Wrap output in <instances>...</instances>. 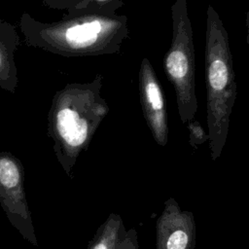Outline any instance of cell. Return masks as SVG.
I'll return each instance as SVG.
<instances>
[{"instance_id":"4","label":"cell","mask_w":249,"mask_h":249,"mask_svg":"<svg viewBox=\"0 0 249 249\" xmlns=\"http://www.w3.org/2000/svg\"><path fill=\"white\" fill-rule=\"evenodd\" d=\"M171 18L172 39L163 57V69L175 90L180 120L186 124L195 118L197 111L193 28L187 0L174 1Z\"/></svg>"},{"instance_id":"9","label":"cell","mask_w":249,"mask_h":249,"mask_svg":"<svg viewBox=\"0 0 249 249\" xmlns=\"http://www.w3.org/2000/svg\"><path fill=\"white\" fill-rule=\"evenodd\" d=\"M126 231L120 215L112 213L99 226L88 245V249H119Z\"/></svg>"},{"instance_id":"8","label":"cell","mask_w":249,"mask_h":249,"mask_svg":"<svg viewBox=\"0 0 249 249\" xmlns=\"http://www.w3.org/2000/svg\"><path fill=\"white\" fill-rule=\"evenodd\" d=\"M20 44L16 26L0 18V89L16 93L18 84L15 53Z\"/></svg>"},{"instance_id":"3","label":"cell","mask_w":249,"mask_h":249,"mask_svg":"<svg viewBox=\"0 0 249 249\" xmlns=\"http://www.w3.org/2000/svg\"><path fill=\"white\" fill-rule=\"evenodd\" d=\"M206 121L211 158L222 154L230 129L237 84L229 34L216 10L208 5L205 33Z\"/></svg>"},{"instance_id":"6","label":"cell","mask_w":249,"mask_h":249,"mask_svg":"<svg viewBox=\"0 0 249 249\" xmlns=\"http://www.w3.org/2000/svg\"><path fill=\"white\" fill-rule=\"evenodd\" d=\"M138 88L146 124L157 144L164 147L168 140L166 104L160 83L147 57L140 64Z\"/></svg>"},{"instance_id":"11","label":"cell","mask_w":249,"mask_h":249,"mask_svg":"<svg viewBox=\"0 0 249 249\" xmlns=\"http://www.w3.org/2000/svg\"><path fill=\"white\" fill-rule=\"evenodd\" d=\"M119 249H139L137 232L134 229H130L126 231Z\"/></svg>"},{"instance_id":"12","label":"cell","mask_w":249,"mask_h":249,"mask_svg":"<svg viewBox=\"0 0 249 249\" xmlns=\"http://www.w3.org/2000/svg\"><path fill=\"white\" fill-rule=\"evenodd\" d=\"M245 23H246V28H247L246 42H247V46H248V50H249V9H248V12H247V15H246V20H245Z\"/></svg>"},{"instance_id":"2","label":"cell","mask_w":249,"mask_h":249,"mask_svg":"<svg viewBox=\"0 0 249 249\" xmlns=\"http://www.w3.org/2000/svg\"><path fill=\"white\" fill-rule=\"evenodd\" d=\"M103 76L92 81L68 83L52 99L47 116V132L53 140L54 156L64 172L72 170L80 154L86 151L109 106L101 95Z\"/></svg>"},{"instance_id":"1","label":"cell","mask_w":249,"mask_h":249,"mask_svg":"<svg viewBox=\"0 0 249 249\" xmlns=\"http://www.w3.org/2000/svg\"><path fill=\"white\" fill-rule=\"evenodd\" d=\"M124 1L94 6L65 14L44 22L29 13L20 16L19 28L26 46L64 57L97 56L121 52L129 38L128 19L117 14Z\"/></svg>"},{"instance_id":"13","label":"cell","mask_w":249,"mask_h":249,"mask_svg":"<svg viewBox=\"0 0 249 249\" xmlns=\"http://www.w3.org/2000/svg\"><path fill=\"white\" fill-rule=\"evenodd\" d=\"M0 249H2V248H0Z\"/></svg>"},{"instance_id":"5","label":"cell","mask_w":249,"mask_h":249,"mask_svg":"<svg viewBox=\"0 0 249 249\" xmlns=\"http://www.w3.org/2000/svg\"><path fill=\"white\" fill-rule=\"evenodd\" d=\"M0 205L11 225L31 245L39 246L24 190V168L10 152L0 151Z\"/></svg>"},{"instance_id":"10","label":"cell","mask_w":249,"mask_h":249,"mask_svg":"<svg viewBox=\"0 0 249 249\" xmlns=\"http://www.w3.org/2000/svg\"><path fill=\"white\" fill-rule=\"evenodd\" d=\"M188 129L190 133V144L194 149L196 150L199 145H202L209 140L208 133L204 131L198 121L193 119L188 122Z\"/></svg>"},{"instance_id":"7","label":"cell","mask_w":249,"mask_h":249,"mask_svg":"<svg viewBox=\"0 0 249 249\" xmlns=\"http://www.w3.org/2000/svg\"><path fill=\"white\" fill-rule=\"evenodd\" d=\"M157 249H194L196 224L194 215L180 208L174 198L164 202L156 225Z\"/></svg>"}]
</instances>
